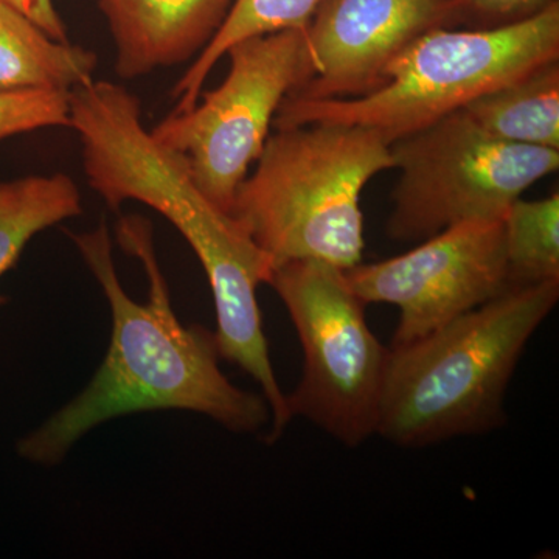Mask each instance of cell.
<instances>
[{
	"label": "cell",
	"mask_w": 559,
	"mask_h": 559,
	"mask_svg": "<svg viewBox=\"0 0 559 559\" xmlns=\"http://www.w3.org/2000/svg\"><path fill=\"white\" fill-rule=\"evenodd\" d=\"M68 235L108 300L110 344L83 392L17 441L21 459L58 466L92 429L139 412H197L235 433H257L271 425L264 396L237 388L221 371L215 331L179 322L148 219L120 216L116 226L120 249L145 267L146 304L131 299L121 286L105 218L95 229Z\"/></svg>",
	"instance_id": "obj_1"
},
{
	"label": "cell",
	"mask_w": 559,
	"mask_h": 559,
	"mask_svg": "<svg viewBox=\"0 0 559 559\" xmlns=\"http://www.w3.org/2000/svg\"><path fill=\"white\" fill-rule=\"evenodd\" d=\"M558 300L559 280L510 288L417 341L392 345L378 436L423 448L502 425L511 377Z\"/></svg>",
	"instance_id": "obj_2"
},
{
	"label": "cell",
	"mask_w": 559,
	"mask_h": 559,
	"mask_svg": "<svg viewBox=\"0 0 559 559\" xmlns=\"http://www.w3.org/2000/svg\"><path fill=\"white\" fill-rule=\"evenodd\" d=\"M235 194L240 221L275 267L316 260L345 271L362 261L360 194L393 168L389 143L359 124L312 121L277 130Z\"/></svg>",
	"instance_id": "obj_3"
},
{
	"label": "cell",
	"mask_w": 559,
	"mask_h": 559,
	"mask_svg": "<svg viewBox=\"0 0 559 559\" xmlns=\"http://www.w3.org/2000/svg\"><path fill=\"white\" fill-rule=\"evenodd\" d=\"M559 60V2L525 20L498 27L433 28L401 51L377 91L347 100L286 97L275 130L312 121L359 124L385 142L423 130L471 102Z\"/></svg>",
	"instance_id": "obj_4"
},
{
	"label": "cell",
	"mask_w": 559,
	"mask_h": 559,
	"mask_svg": "<svg viewBox=\"0 0 559 559\" xmlns=\"http://www.w3.org/2000/svg\"><path fill=\"white\" fill-rule=\"evenodd\" d=\"M270 285L304 348V374L286 395L289 417L310 419L341 443L359 447L377 433L389 352L367 325V305L344 271L323 261L280 264Z\"/></svg>",
	"instance_id": "obj_5"
},
{
	"label": "cell",
	"mask_w": 559,
	"mask_h": 559,
	"mask_svg": "<svg viewBox=\"0 0 559 559\" xmlns=\"http://www.w3.org/2000/svg\"><path fill=\"white\" fill-rule=\"evenodd\" d=\"M389 146L400 180L388 235L403 242L466 221L503 219L525 190L559 168V151L491 138L463 110Z\"/></svg>",
	"instance_id": "obj_6"
},
{
	"label": "cell",
	"mask_w": 559,
	"mask_h": 559,
	"mask_svg": "<svg viewBox=\"0 0 559 559\" xmlns=\"http://www.w3.org/2000/svg\"><path fill=\"white\" fill-rule=\"evenodd\" d=\"M229 73L197 105L171 112L151 134L180 154L198 189L229 213L235 194L259 160L275 114L314 73L307 25L252 36L226 51Z\"/></svg>",
	"instance_id": "obj_7"
},
{
	"label": "cell",
	"mask_w": 559,
	"mask_h": 559,
	"mask_svg": "<svg viewBox=\"0 0 559 559\" xmlns=\"http://www.w3.org/2000/svg\"><path fill=\"white\" fill-rule=\"evenodd\" d=\"M344 274L364 304L399 308L392 345L409 344L510 289L503 219L455 224L403 255Z\"/></svg>",
	"instance_id": "obj_8"
},
{
	"label": "cell",
	"mask_w": 559,
	"mask_h": 559,
	"mask_svg": "<svg viewBox=\"0 0 559 559\" xmlns=\"http://www.w3.org/2000/svg\"><path fill=\"white\" fill-rule=\"evenodd\" d=\"M457 24L447 0H326L307 25L314 73L288 97H364L384 83L390 62L415 39Z\"/></svg>",
	"instance_id": "obj_9"
},
{
	"label": "cell",
	"mask_w": 559,
	"mask_h": 559,
	"mask_svg": "<svg viewBox=\"0 0 559 559\" xmlns=\"http://www.w3.org/2000/svg\"><path fill=\"white\" fill-rule=\"evenodd\" d=\"M234 0H100L116 44V72L134 80L200 55Z\"/></svg>",
	"instance_id": "obj_10"
},
{
	"label": "cell",
	"mask_w": 559,
	"mask_h": 559,
	"mask_svg": "<svg viewBox=\"0 0 559 559\" xmlns=\"http://www.w3.org/2000/svg\"><path fill=\"white\" fill-rule=\"evenodd\" d=\"M95 51L57 40L0 0V91L70 92L94 80Z\"/></svg>",
	"instance_id": "obj_11"
},
{
	"label": "cell",
	"mask_w": 559,
	"mask_h": 559,
	"mask_svg": "<svg viewBox=\"0 0 559 559\" xmlns=\"http://www.w3.org/2000/svg\"><path fill=\"white\" fill-rule=\"evenodd\" d=\"M462 110L491 138L559 151V60L481 95Z\"/></svg>",
	"instance_id": "obj_12"
},
{
	"label": "cell",
	"mask_w": 559,
	"mask_h": 559,
	"mask_svg": "<svg viewBox=\"0 0 559 559\" xmlns=\"http://www.w3.org/2000/svg\"><path fill=\"white\" fill-rule=\"evenodd\" d=\"M81 213L79 187L62 173L0 183V278L14 267L33 237ZM5 304L0 294V307Z\"/></svg>",
	"instance_id": "obj_13"
},
{
	"label": "cell",
	"mask_w": 559,
	"mask_h": 559,
	"mask_svg": "<svg viewBox=\"0 0 559 559\" xmlns=\"http://www.w3.org/2000/svg\"><path fill=\"white\" fill-rule=\"evenodd\" d=\"M323 2L326 0H234L215 38L198 55L173 90L176 102L173 112H183L197 105L210 72L234 44L252 36L304 27L310 24Z\"/></svg>",
	"instance_id": "obj_14"
},
{
	"label": "cell",
	"mask_w": 559,
	"mask_h": 559,
	"mask_svg": "<svg viewBox=\"0 0 559 559\" xmlns=\"http://www.w3.org/2000/svg\"><path fill=\"white\" fill-rule=\"evenodd\" d=\"M510 288L559 280V193L516 200L503 216Z\"/></svg>",
	"instance_id": "obj_15"
},
{
	"label": "cell",
	"mask_w": 559,
	"mask_h": 559,
	"mask_svg": "<svg viewBox=\"0 0 559 559\" xmlns=\"http://www.w3.org/2000/svg\"><path fill=\"white\" fill-rule=\"evenodd\" d=\"M70 127V92L0 91V142L25 132Z\"/></svg>",
	"instance_id": "obj_16"
},
{
	"label": "cell",
	"mask_w": 559,
	"mask_h": 559,
	"mask_svg": "<svg viewBox=\"0 0 559 559\" xmlns=\"http://www.w3.org/2000/svg\"><path fill=\"white\" fill-rule=\"evenodd\" d=\"M457 11L460 22H480L484 28L498 27L533 16L555 0H447Z\"/></svg>",
	"instance_id": "obj_17"
},
{
	"label": "cell",
	"mask_w": 559,
	"mask_h": 559,
	"mask_svg": "<svg viewBox=\"0 0 559 559\" xmlns=\"http://www.w3.org/2000/svg\"><path fill=\"white\" fill-rule=\"evenodd\" d=\"M5 2L38 24L51 38L69 40L68 28H66L60 13L55 9L53 0H5Z\"/></svg>",
	"instance_id": "obj_18"
}]
</instances>
